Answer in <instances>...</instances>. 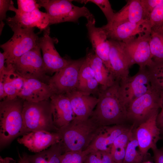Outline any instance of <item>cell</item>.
<instances>
[{
	"label": "cell",
	"instance_id": "cell-1",
	"mask_svg": "<svg viewBox=\"0 0 163 163\" xmlns=\"http://www.w3.org/2000/svg\"><path fill=\"white\" fill-rule=\"evenodd\" d=\"M120 82L115 81L106 88L99 87V101L90 118L102 126L123 124L127 119L126 107L119 92Z\"/></svg>",
	"mask_w": 163,
	"mask_h": 163
},
{
	"label": "cell",
	"instance_id": "cell-2",
	"mask_svg": "<svg viewBox=\"0 0 163 163\" xmlns=\"http://www.w3.org/2000/svg\"><path fill=\"white\" fill-rule=\"evenodd\" d=\"M103 127L90 118L83 120L74 119L58 131L63 153L85 151Z\"/></svg>",
	"mask_w": 163,
	"mask_h": 163
},
{
	"label": "cell",
	"instance_id": "cell-3",
	"mask_svg": "<svg viewBox=\"0 0 163 163\" xmlns=\"http://www.w3.org/2000/svg\"><path fill=\"white\" fill-rule=\"evenodd\" d=\"M24 101L18 97L6 98L0 102V147L2 148L15 138L24 134L22 111Z\"/></svg>",
	"mask_w": 163,
	"mask_h": 163
},
{
	"label": "cell",
	"instance_id": "cell-4",
	"mask_svg": "<svg viewBox=\"0 0 163 163\" xmlns=\"http://www.w3.org/2000/svg\"><path fill=\"white\" fill-rule=\"evenodd\" d=\"M22 117L24 134L34 131L56 132L59 130L53 123L50 99L38 102L24 101Z\"/></svg>",
	"mask_w": 163,
	"mask_h": 163
},
{
	"label": "cell",
	"instance_id": "cell-5",
	"mask_svg": "<svg viewBox=\"0 0 163 163\" xmlns=\"http://www.w3.org/2000/svg\"><path fill=\"white\" fill-rule=\"evenodd\" d=\"M71 0H38L40 7L44 8L50 20V25L66 22L77 23L84 17L87 21L95 19L86 7H79L72 3Z\"/></svg>",
	"mask_w": 163,
	"mask_h": 163
},
{
	"label": "cell",
	"instance_id": "cell-6",
	"mask_svg": "<svg viewBox=\"0 0 163 163\" xmlns=\"http://www.w3.org/2000/svg\"><path fill=\"white\" fill-rule=\"evenodd\" d=\"M41 50L38 44L9 65L15 73L23 78L35 79L49 84L51 76L47 75Z\"/></svg>",
	"mask_w": 163,
	"mask_h": 163
},
{
	"label": "cell",
	"instance_id": "cell-7",
	"mask_svg": "<svg viewBox=\"0 0 163 163\" xmlns=\"http://www.w3.org/2000/svg\"><path fill=\"white\" fill-rule=\"evenodd\" d=\"M12 31L14 33L11 38L0 45L5 56L6 66L38 45L39 37L34 32V28H19Z\"/></svg>",
	"mask_w": 163,
	"mask_h": 163
},
{
	"label": "cell",
	"instance_id": "cell-8",
	"mask_svg": "<svg viewBox=\"0 0 163 163\" xmlns=\"http://www.w3.org/2000/svg\"><path fill=\"white\" fill-rule=\"evenodd\" d=\"M85 57L72 60L63 68L51 76L49 84L54 94H65L76 90L80 70Z\"/></svg>",
	"mask_w": 163,
	"mask_h": 163
},
{
	"label": "cell",
	"instance_id": "cell-9",
	"mask_svg": "<svg viewBox=\"0 0 163 163\" xmlns=\"http://www.w3.org/2000/svg\"><path fill=\"white\" fill-rule=\"evenodd\" d=\"M152 89L147 67L139 68L134 75L120 82L119 92L126 108L133 101Z\"/></svg>",
	"mask_w": 163,
	"mask_h": 163
},
{
	"label": "cell",
	"instance_id": "cell-10",
	"mask_svg": "<svg viewBox=\"0 0 163 163\" xmlns=\"http://www.w3.org/2000/svg\"><path fill=\"white\" fill-rule=\"evenodd\" d=\"M159 93L151 90L131 102L127 107V119L141 123L154 112L159 110Z\"/></svg>",
	"mask_w": 163,
	"mask_h": 163
},
{
	"label": "cell",
	"instance_id": "cell-11",
	"mask_svg": "<svg viewBox=\"0 0 163 163\" xmlns=\"http://www.w3.org/2000/svg\"><path fill=\"white\" fill-rule=\"evenodd\" d=\"M150 32L123 42L124 50L133 65L137 64L139 68L148 67L154 63L150 45Z\"/></svg>",
	"mask_w": 163,
	"mask_h": 163
},
{
	"label": "cell",
	"instance_id": "cell-12",
	"mask_svg": "<svg viewBox=\"0 0 163 163\" xmlns=\"http://www.w3.org/2000/svg\"><path fill=\"white\" fill-rule=\"evenodd\" d=\"M49 26L43 31V36L39 37L38 44L42 52L43 58L48 74H52L69 64L72 59L62 57L56 50L55 44L57 40L50 35Z\"/></svg>",
	"mask_w": 163,
	"mask_h": 163
},
{
	"label": "cell",
	"instance_id": "cell-13",
	"mask_svg": "<svg viewBox=\"0 0 163 163\" xmlns=\"http://www.w3.org/2000/svg\"><path fill=\"white\" fill-rule=\"evenodd\" d=\"M108 39L125 42L136 37V35L150 32L149 21L145 19L137 23L126 21L113 25L107 24L101 27Z\"/></svg>",
	"mask_w": 163,
	"mask_h": 163
},
{
	"label": "cell",
	"instance_id": "cell-14",
	"mask_svg": "<svg viewBox=\"0 0 163 163\" xmlns=\"http://www.w3.org/2000/svg\"><path fill=\"white\" fill-rule=\"evenodd\" d=\"M159 110L154 112L145 120L140 123L135 133L139 152L144 157L149 149L157 148L156 143L161 133L156 121Z\"/></svg>",
	"mask_w": 163,
	"mask_h": 163
},
{
	"label": "cell",
	"instance_id": "cell-15",
	"mask_svg": "<svg viewBox=\"0 0 163 163\" xmlns=\"http://www.w3.org/2000/svg\"><path fill=\"white\" fill-rule=\"evenodd\" d=\"M108 40L111 73L115 81L120 82L129 76V69L133 65L124 50L123 42Z\"/></svg>",
	"mask_w": 163,
	"mask_h": 163
},
{
	"label": "cell",
	"instance_id": "cell-16",
	"mask_svg": "<svg viewBox=\"0 0 163 163\" xmlns=\"http://www.w3.org/2000/svg\"><path fill=\"white\" fill-rule=\"evenodd\" d=\"M60 139V136L58 132L37 130L23 134L21 137L18 139L17 141L30 151L36 153L59 142Z\"/></svg>",
	"mask_w": 163,
	"mask_h": 163
},
{
	"label": "cell",
	"instance_id": "cell-17",
	"mask_svg": "<svg viewBox=\"0 0 163 163\" xmlns=\"http://www.w3.org/2000/svg\"><path fill=\"white\" fill-rule=\"evenodd\" d=\"M87 21L86 26L92 50L112 74L109 58L110 46L107 34L101 27L95 26V19Z\"/></svg>",
	"mask_w": 163,
	"mask_h": 163
},
{
	"label": "cell",
	"instance_id": "cell-18",
	"mask_svg": "<svg viewBox=\"0 0 163 163\" xmlns=\"http://www.w3.org/2000/svg\"><path fill=\"white\" fill-rule=\"evenodd\" d=\"M6 21L12 30L37 27L42 31L50 26L48 14L39 9L28 13H16L13 17L7 18Z\"/></svg>",
	"mask_w": 163,
	"mask_h": 163
},
{
	"label": "cell",
	"instance_id": "cell-19",
	"mask_svg": "<svg viewBox=\"0 0 163 163\" xmlns=\"http://www.w3.org/2000/svg\"><path fill=\"white\" fill-rule=\"evenodd\" d=\"M69 99L75 119L85 120L90 118L99 100L98 98L75 90L65 94Z\"/></svg>",
	"mask_w": 163,
	"mask_h": 163
},
{
	"label": "cell",
	"instance_id": "cell-20",
	"mask_svg": "<svg viewBox=\"0 0 163 163\" xmlns=\"http://www.w3.org/2000/svg\"><path fill=\"white\" fill-rule=\"evenodd\" d=\"M53 123L58 129L75 118L70 102L65 94H54L50 97Z\"/></svg>",
	"mask_w": 163,
	"mask_h": 163
},
{
	"label": "cell",
	"instance_id": "cell-21",
	"mask_svg": "<svg viewBox=\"0 0 163 163\" xmlns=\"http://www.w3.org/2000/svg\"><path fill=\"white\" fill-rule=\"evenodd\" d=\"M23 88L18 97L24 101L38 102L50 99L54 94L49 84L33 78H24Z\"/></svg>",
	"mask_w": 163,
	"mask_h": 163
},
{
	"label": "cell",
	"instance_id": "cell-22",
	"mask_svg": "<svg viewBox=\"0 0 163 163\" xmlns=\"http://www.w3.org/2000/svg\"><path fill=\"white\" fill-rule=\"evenodd\" d=\"M128 129L123 124L104 126L85 150L88 153L93 151L110 152L116 139Z\"/></svg>",
	"mask_w": 163,
	"mask_h": 163
},
{
	"label": "cell",
	"instance_id": "cell-23",
	"mask_svg": "<svg viewBox=\"0 0 163 163\" xmlns=\"http://www.w3.org/2000/svg\"><path fill=\"white\" fill-rule=\"evenodd\" d=\"M126 1V5L115 13L112 21L107 25H113L126 21L137 23L147 19L140 0Z\"/></svg>",
	"mask_w": 163,
	"mask_h": 163
},
{
	"label": "cell",
	"instance_id": "cell-24",
	"mask_svg": "<svg viewBox=\"0 0 163 163\" xmlns=\"http://www.w3.org/2000/svg\"><path fill=\"white\" fill-rule=\"evenodd\" d=\"M85 57L100 87L106 88L114 84L115 81L113 75L92 50L87 48Z\"/></svg>",
	"mask_w": 163,
	"mask_h": 163
},
{
	"label": "cell",
	"instance_id": "cell-25",
	"mask_svg": "<svg viewBox=\"0 0 163 163\" xmlns=\"http://www.w3.org/2000/svg\"><path fill=\"white\" fill-rule=\"evenodd\" d=\"M99 85L85 57V60L80 70L76 90L86 94L98 95Z\"/></svg>",
	"mask_w": 163,
	"mask_h": 163
},
{
	"label": "cell",
	"instance_id": "cell-26",
	"mask_svg": "<svg viewBox=\"0 0 163 163\" xmlns=\"http://www.w3.org/2000/svg\"><path fill=\"white\" fill-rule=\"evenodd\" d=\"M150 45L154 62L163 61V26L151 29Z\"/></svg>",
	"mask_w": 163,
	"mask_h": 163
},
{
	"label": "cell",
	"instance_id": "cell-27",
	"mask_svg": "<svg viewBox=\"0 0 163 163\" xmlns=\"http://www.w3.org/2000/svg\"><path fill=\"white\" fill-rule=\"evenodd\" d=\"M147 68L152 88L159 93L163 92V61L154 62Z\"/></svg>",
	"mask_w": 163,
	"mask_h": 163
},
{
	"label": "cell",
	"instance_id": "cell-28",
	"mask_svg": "<svg viewBox=\"0 0 163 163\" xmlns=\"http://www.w3.org/2000/svg\"><path fill=\"white\" fill-rule=\"evenodd\" d=\"M137 141L133 134L127 145L123 163H142L144 157L140 153Z\"/></svg>",
	"mask_w": 163,
	"mask_h": 163
},
{
	"label": "cell",
	"instance_id": "cell-29",
	"mask_svg": "<svg viewBox=\"0 0 163 163\" xmlns=\"http://www.w3.org/2000/svg\"><path fill=\"white\" fill-rule=\"evenodd\" d=\"M82 4H86L91 2L97 6L101 10L105 16L107 21L110 23L112 20L115 14L108 0H75Z\"/></svg>",
	"mask_w": 163,
	"mask_h": 163
},
{
	"label": "cell",
	"instance_id": "cell-30",
	"mask_svg": "<svg viewBox=\"0 0 163 163\" xmlns=\"http://www.w3.org/2000/svg\"><path fill=\"white\" fill-rule=\"evenodd\" d=\"M88 154L85 150L65 152L60 156V163H84Z\"/></svg>",
	"mask_w": 163,
	"mask_h": 163
},
{
	"label": "cell",
	"instance_id": "cell-31",
	"mask_svg": "<svg viewBox=\"0 0 163 163\" xmlns=\"http://www.w3.org/2000/svg\"><path fill=\"white\" fill-rule=\"evenodd\" d=\"M14 72L12 69L3 78L0 79H3L4 89L7 96L6 98L10 100L18 97V94L13 81Z\"/></svg>",
	"mask_w": 163,
	"mask_h": 163
},
{
	"label": "cell",
	"instance_id": "cell-32",
	"mask_svg": "<svg viewBox=\"0 0 163 163\" xmlns=\"http://www.w3.org/2000/svg\"><path fill=\"white\" fill-rule=\"evenodd\" d=\"M149 21L151 29L163 26V3L154 9L149 15Z\"/></svg>",
	"mask_w": 163,
	"mask_h": 163
},
{
	"label": "cell",
	"instance_id": "cell-33",
	"mask_svg": "<svg viewBox=\"0 0 163 163\" xmlns=\"http://www.w3.org/2000/svg\"><path fill=\"white\" fill-rule=\"evenodd\" d=\"M17 2L18 8L15 13L30 12L41 8L37 0H18Z\"/></svg>",
	"mask_w": 163,
	"mask_h": 163
},
{
	"label": "cell",
	"instance_id": "cell-34",
	"mask_svg": "<svg viewBox=\"0 0 163 163\" xmlns=\"http://www.w3.org/2000/svg\"><path fill=\"white\" fill-rule=\"evenodd\" d=\"M47 150L48 163H60V156L63 152L60 142L52 145Z\"/></svg>",
	"mask_w": 163,
	"mask_h": 163
},
{
	"label": "cell",
	"instance_id": "cell-35",
	"mask_svg": "<svg viewBox=\"0 0 163 163\" xmlns=\"http://www.w3.org/2000/svg\"><path fill=\"white\" fill-rule=\"evenodd\" d=\"M106 151H93L87 155L84 163H104Z\"/></svg>",
	"mask_w": 163,
	"mask_h": 163
},
{
	"label": "cell",
	"instance_id": "cell-36",
	"mask_svg": "<svg viewBox=\"0 0 163 163\" xmlns=\"http://www.w3.org/2000/svg\"><path fill=\"white\" fill-rule=\"evenodd\" d=\"M14 2L11 0H0V22L6 19V12L8 11H11L14 12L17 8L14 5Z\"/></svg>",
	"mask_w": 163,
	"mask_h": 163
},
{
	"label": "cell",
	"instance_id": "cell-37",
	"mask_svg": "<svg viewBox=\"0 0 163 163\" xmlns=\"http://www.w3.org/2000/svg\"><path fill=\"white\" fill-rule=\"evenodd\" d=\"M146 19L149 20L150 14L158 5L163 3V0H140Z\"/></svg>",
	"mask_w": 163,
	"mask_h": 163
},
{
	"label": "cell",
	"instance_id": "cell-38",
	"mask_svg": "<svg viewBox=\"0 0 163 163\" xmlns=\"http://www.w3.org/2000/svg\"><path fill=\"white\" fill-rule=\"evenodd\" d=\"M28 158L30 163H48L47 149L34 155H28Z\"/></svg>",
	"mask_w": 163,
	"mask_h": 163
},
{
	"label": "cell",
	"instance_id": "cell-39",
	"mask_svg": "<svg viewBox=\"0 0 163 163\" xmlns=\"http://www.w3.org/2000/svg\"><path fill=\"white\" fill-rule=\"evenodd\" d=\"M160 96V111L158 112L157 118V124L161 130L163 129V92H159Z\"/></svg>",
	"mask_w": 163,
	"mask_h": 163
},
{
	"label": "cell",
	"instance_id": "cell-40",
	"mask_svg": "<svg viewBox=\"0 0 163 163\" xmlns=\"http://www.w3.org/2000/svg\"><path fill=\"white\" fill-rule=\"evenodd\" d=\"M152 150L155 163H163V151L157 148Z\"/></svg>",
	"mask_w": 163,
	"mask_h": 163
},
{
	"label": "cell",
	"instance_id": "cell-41",
	"mask_svg": "<svg viewBox=\"0 0 163 163\" xmlns=\"http://www.w3.org/2000/svg\"><path fill=\"white\" fill-rule=\"evenodd\" d=\"M18 153V163H30L28 158V155L25 153L22 155Z\"/></svg>",
	"mask_w": 163,
	"mask_h": 163
},
{
	"label": "cell",
	"instance_id": "cell-42",
	"mask_svg": "<svg viewBox=\"0 0 163 163\" xmlns=\"http://www.w3.org/2000/svg\"><path fill=\"white\" fill-rule=\"evenodd\" d=\"M7 96L5 91L2 79H0V100L2 101L7 97Z\"/></svg>",
	"mask_w": 163,
	"mask_h": 163
},
{
	"label": "cell",
	"instance_id": "cell-43",
	"mask_svg": "<svg viewBox=\"0 0 163 163\" xmlns=\"http://www.w3.org/2000/svg\"><path fill=\"white\" fill-rule=\"evenodd\" d=\"M16 161L12 158L6 157L3 158L0 156V163H16Z\"/></svg>",
	"mask_w": 163,
	"mask_h": 163
},
{
	"label": "cell",
	"instance_id": "cell-44",
	"mask_svg": "<svg viewBox=\"0 0 163 163\" xmlns=\"http://www.w3.org/2000/svg\"><path fill=\"white\" fill-rule=\"evenodd\" d=\"M5 24L3 21H2L0 22V35H1V33H2V30L3 28L4 27Z\"/></svg>",
	"mask_w": 163,
	"mask_h": 163
},
{
	"label": "cell",
	"instance_id": "cell-45",
	"mask_svg": "<svg viewBox=\"0 0 163 163\" xmlns=\"http://www.w3.org/2000/svg\"><path fill=\"white\" fill-rule=\"evenodd\" d=\"M143 163H152L150 161H146L145 162H143Z\"/></svg>",
	"mask_w": 163,
	"mask_h": 163
},
{
	"label": "cell",
	"instance_id": "cell-46",
	"mask_svg": "<svg viewBox=\"0 0 163 163\" xmlns=\"http://www.w3.org/2000/svg\"><path fill=\"white\" fill-rule=\"evenodd\" d=\"M162 132V133H163V129L161 130V132Z\"/></svg>",
	"mask_w": 163,
	"mask_h": 163
},
{
	"label": "cell",
	"instance_id": "cell-47",
	"mask_svg": "<svg viewBox=\"0 0 163 163\" xmlns=\"http://www.w3.org/2000/svg\"><path fill=\"white\" fill-rule=\"evenodd\" d=\"M161 150L163 151V147L162 148Z\"/></svg>",
	"mask_w": 163,
	"mask_h": 163
}]
</instances>
